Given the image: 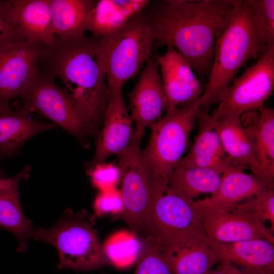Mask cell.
I'll use <instances>...</instances> for the list:
<instances>
[{
	"label": "cell",
	"instance_id": "cell-1",
	"mask_svg": "<svg viewBox=\"0 0 274 274\" xmlns=\"http://www.w3.org/2000/svg\"><path fill=\"white\" fill-rule=\"evenodd\" d=\"M232 6V0H164L151 1L144 12L156 41L204 75L210 73L218 28Z\"/></svg>",
	"mask_w": 274,
	"mask_h": 274
},
{
	"label": "cell",
	"instance_id": "cell-2",
	"mask_svg": "<svg viewBox=\"0 0 274 274\" xmlns=\"http://www.w3.org/2000/svg\"><path fill=\"white\" fill-rule=\"evenodd\" d=\"M40 61L46 73L62 81L88 133L98 135L109 96L99 38L56 37L53 45L46 46Z\"/></svg>",
	"mask_w": 274,
	"mask_h": 274
},
{
	"label": "cell",
	"instance_id": "cell-3",
	"mask_svg": "<svg viewBox=\"0 0 274 274\" xmlns=\"http://www.w3.org/2000/svg\"><path fill=\"white\" fill-rule=\"evenodd\" d=\"M232 3L217 30L210 78L201 97V109L206 112L220 101L246 62L267 48L258 38L248 0Z\"/></svg>",
	"mask_w": 274,
	"mask_h": 274
},
{
	"label": "cell",
	"instance_id": "cell-4",
	"mask_svg": "<svg viewBox=\"0 0 274 274\" xmlns=\"http://www.w3.org/2000/svg\"><path fill=\"white\" fill-rule=\"evenodd\" d=\"M164 251L210 242L195 200L174 191L152 175L151 203L144 233Z\"/></svg>",
	"mask_w": 274,
	"mask_h": 274
},
{
	"label": "cell",
	"instance_id": "cell-5",
	"mask_svg": "<svg viewBox=\"0 0 274 274\" xmlns=\"http://www.w3.org/2000/svg\"><path fill=\"white\" fill-rule=\"evenodd\" d=\"M95 218L85 211L67 209L49 228H37L32 238L56 249L59 269L89 271L111 265L95 228Z\"/></svg>",
	"mask_w": 274,
	"mask_h": 274
},
{
	"label": "cell",
	"instance_id": "cell-6",
	"mask_svg": "<svg viewBox=\"0 0 274 274\" xmlns=\"http://www.w3.org/2000/svg\"><path fill=\"white\" fill-rule=\"evenodd\" d=\"M99 38L109 93L121 92L151 57L156 37L144 10L113 34Z\"/></svg>",
	"mask_w": 274,
	"mask_h": 274
},
{
	"label": "cell",
	"instance_id": "cell-7",
	"mask_svg": "<svg viewBox=\"0 0 274 274\" xmlns=\"http://www.w3.org/2000/svg\"><path fill=\"white\" fill-rule=\"evenodd\" d=\"M201 109V97L194 103L166 112L151 128L143 156L152 175L168 183L183 157Z\"/></svg>",
	"mask_w": 274,
	"mask_h": 274
},
{
	"label": "cell",
	"instance_id": "cell-8",
	"mask_svg": "<svg viewBox=\"0 0 274 274\" xmlns=\"http://www.w3.org/2000/svg\"><path fill=\"white\" fill-rule=\"evenodd\" d=\"M274 89V45L234 79L211 114L214 119L261 111Z\"/></svg>",
	"mask_w": 274,
	"mask_h": 274
},
{
	"label": "cell",
	"instance_id": "cell-9",
	"mask_svg": "<svg viewBox=\"0 0 274 274\" xmlns=\"http://www.w3.org/2000/svg\"><path fill=\"white\" fill-rule=\"evenodd\" d=\"M141 142L132 140L118 157L124 211L120 216L133 233L144 234L151 203L152 174L143 156Z\"/></svg>",
	"mask_w": 274,
	"mask_h": 274
},
{
	"label": "cell",
	"instance_id": "cell-10",
	"mask_svg": "<svg viewBox=\"0 0 274 274\" xmlns=\"http://www.w3.org/2000/svg\"><path fill=\"white\" fill-rule=\"evenodd\" d=\"M22 106L38 113L61 127L82 143L89 134L86 127L64 88L45 72L39 74L29 90L21 97Z\"/></svg>",
	"mask_w": 274,
	"mask_h": 274
},
{
	"label": "cell",
	"instance_id": "cell-11",
	"mask_svg": "<svg viewBox=\"0 0 274 274\" xmlns=\"http://www.w3.org/2000/svg\"><path fill=\"white\" fill-rule=\"evenodd\" d=\"M46 46L25 41L0 47V104L21 97L31 87Z\"/></svg>",
	"mask_w": 274,
	"mask_h": 274
},
{
	"label": "cell",
	"instance_id": "cell-12",
	"mask_svg": "<svg viewBox=\"0 0 274 274\" xmlns=\"http://www.w3.org/2000/svg\"><path fill=\"white\" fill-rule=\"evenodd\" d=\"M128 96L130 116L135 126L133 140L141 142L145 130L156 122L168 107L156 59L151 57L147 61Z\"/></svg>",
	"mask_w": 274,
	"mask_h": 274
},
{
	"label": "cell",
	"instance_id": "cell-13",
	"mask_svg": "<svg viewBox=\"0 0 274 274\" xmlns=\"http://www.w3.org/2000/svg\"><path fill=\"white\" fill-rule=\"evenodd\" d=\"M195 203L203 230L210 242L229 244L261 238L274 243L273 232L266 225L251 220L226 208Z\"/></svg>",
	"mask_w": 274,
	"mask_h": 274
},
{
	"label": "cell",
	"instance_id": "cell-14",
	"mask_svg": "<svg viewBox=\"0 0 274 274\" xmlns=\"http://www.w3.org/2000/svg\"><path fill=\"white\" fill-rule=\"evenodd\" d=\"M133 123L122 91L110 94L91 165L104 162L110 156L118 155L125 150L133 139Z\"/></svg>",
	"mask_w": 274,
	"mask_h": 274
},
{
	"label": "cell",
	"instance_id": "cell-15",
	"mask_svg": "<svg viewBox=\"0 0 274 274\" xmlns=\"http://www.w3.org/2000/svg\"><path fill=\"white\" fill-rule=\"evenodd\" d=\"M167 96L169 111L179 106L190 105L203 93L200 83L187 62L171 47L156 59Z\"/></svg>",
	"mask_w": 274,
	"mask_h": 274
},
{
	"label": "cell",
	"instance_id": "cell-16",
	"mask_svg": "<svg viewBox=\"0 0 274 274\" xmlns=\"http://www.w3.org/2000/svg\"><path fill=\"white\" fill-rule=\"evenodd\" d=\"M198 129L192 146L178 163L213 169L222 174L234 165L223 149L219 134L214 127V120L208 112L200 109L197 118Z\"/></svg>",
	"mask_w": 274,
	"mask_h": 274
},
{
	"label": "cell",
	"instance_id": "cell-17",
	"mask_svg": "<svg viewBox=\"0 0 274 274\" xmlns=\"http://www.w3.org/2000/svg\"><path fill=\"white\" fill-rule=\"evenodd\" d=\"M22 106L13 110L8 104H0V155L11 157L23 145L36 134L57 127L53 123L39 122Z\"/></svg>",
	"mask_w": 274,
	"mask_h": 274
},
{
	"label": "cell",
	"instance_id": "cell-18",
	"mask_svg": "<svg viewBox=\"0 0 274 274\" xmlns=\"http://www.w3.org/2000/svg\"><path fill=\"white\" fill-rule=\"evenodd\" d=\"M214 120V127L219 134L225 153L234 165L249 167L251 173L268 187V182L257 160L251 138L243 124L241 118L224 117Z\"/></svg>",
	"mask_w": 274,
	"mask_h": 274
},
{
	"label": "cell",
	"instance_id": "cell-19",
	"mask_svg": "<svg viewBox=\"0 0 274 274\" xmlns=\"http://www.w3.org/2000/svg\"><path fill=\"white\" fill-rule=\"evenodd\" d=\"M50 1L10 0L14 19L25 40L48 47L55 43Z\"/></svg>",
	"mask_w": 274,
	"mask_h": 274
},
{
	"label": "cell",
	"instance_id": "cell-20",
	"mask_svg": "<svg viewBox=\"0 0 274 274\" xmlns=\"http://www.w3.org/2000/svg\"><path fill=\"white\" fill-rule=\"evenodd\" d=\"M150 2L149 0L95 1L87 18L86 31L95 38L109 36L144 11Z\"/></svg>",
	"mask_w": 274,
	"mask_h": 274
},
{
	"label": "cell",
	"instance_id": "cell-21",
	"mask_svg": "<svg viewBox=\"0 0 274 274\" xmlns=\"http://www.w3.org/2000/svg\"><path fill=\"white\" fill-rule=\"evenodd\" d=\"M221 261L244 271H274V243L256 238L229 244L212 242Z\"/></svg>",
	"mask_w": 274,
	"mask_h": 274
},
{
	"label": "cell",
	"instance_id": "cell-22",
	"mask_svg": "<svg viewBox=\"0 0 274 274\" xmlns=\"http://www.w3.org/2000/svg\"><path fill=\"white\" fill-rule=\"evenodd\" d=\"M245 168L239 165L229 167L221 175L217 191L210 197L195 201L196 203L227 208L266 189H274L268 187L252 173H245Z\"/></svg>",
	"mask_w": 274,
	"mask_h": 274
},
{
	"label": "cell",
	"instance_id": "cell-23",
	"mask_svg": "<svg viewBox=\"0 0 274 274\" xmlns=\"http://www.w3.org/2000/svg\"><path fill=\"white\" fill-rule=\"evenodd\" d=\"M93 0H51L53 30L56 37L75 40L85 37L89 13Z\"/></svg>",
	"mask_w": 274,
	"mask_h": 274
},
{
	"label": "cell",
	"instance_id": "cell-24",
	"mask_svg": "<svg viewBox=\"0 0 274 274\" xmlns=\"http://www.w3.org/2000/svg\"><path fill=\"white\" fill-rule=\"evenodd\" d=\"M253 144L257 160L266 180L274 185V110L260 111L252 124L245 126Z\"/></svg>",
	"mask_w": 274,
	"mask_h": 274
},
{
	"label": "cell",
	"instance_id": "cell-25",
	"mask_svg": "<svg viewBox=\"0 0 274 274\" xmlns=\"http://www.w3.org/2000/svg\"><path fill=\"white\" fill-rule=\"evenodd\" d=\"M221 178V174L213 169L178 163L167 184L174 191L194 200L201 194L214 193Z\"/></svg>",
	"mask_w": 274,
	"mask_h": 274
},
{
	"label": "cell",
	"instance_id": "cell-26",
	"mask_svg": "<svg viewBox=\"0 0 274 274\" xmlns=\"http://www.w3.org/2000/svg\"><path fill=\"white\" fill-rule=\"evenodd\" d=\"M164 252L174 274H207L221 262L211 242L198 243Z\"/></svg>",
	"mask_w": 274,
	"mask_h": 274
},
{
	"label": "cell",
	"instance_id": "cell-27",
	"mask_svg": "<svg viewBox=\"0 0 274 274\" xmlns=\"http://www.w3.org/2000/svg\"><path fill=\"white\" fill-rule=\"evenodd\" d=\"M0 228L11 233L18 241L17 252L27 249L35 228L22 211L18 189L0 190Z\"/></svg>",
	"mask_w": 274,
	"mask_h": 274
},
{
	"label": "cell",
	"instance_id": "cell-28",
	"mask_svg": "<svg viewBox=\"0 0 274 274\" xmlns=\"http://www.w3.org/2000/svg\"><path fill=\"white\" fill-rule=\"evenodd\" d=\"M135 235L131 231L121 230L107 239L102 246L111 265L126 267L136 262L142 243L139 242Z\"/></svg>",
	"mask_w": 274,
	"mask_h": 274
},
{
	"label": "cell",
	"instance_id": "cell-29",
	"mask_svg": "<svg viewBox=\"0 0 274 274\" xmlns=\"http://www.w3.org/2000/svg\"><path fill=\"white\" fill-rule=\"evenodd\" d=\"M226 209L259 223L265 225L268 222L274 232V189H266Z\"/></svg>",
	"mask_w": 274,
	"mask_h": 274
},
{
	"label": "cell",
	"instance_id": "cell-30",
	"mask_svg": "<svg viewBox=\"0 0 274 274\" xmlns=\"http://www.w3.org/2000/svg\"><path fill=\"white\" fill-rule=\"evenodd\" d=\"M136 263L134 274H174L165 252L148 236L142 242Z\"/></svg>",
	"mask_w": 274,
	"mask_h": 274
},
{
	"label": "cell",
	"instance_id": "cell-31",
	"mask_svg": "<svg viewBox=\"0 0 274 274\" xmlns=\"http://www.w3.org/2000/svg\"><path fill=\"white\" fill-rule=\"evenodd\" d=\"M253 23L262 45H274V1L248 0Z\"/></svg>",
	"mask_w": 274,
	"mask_h": 274
},
{
	"label": "cell",
	"instance_id": "cell-32",
	"mask_svg": "<svg viewBox=\"0 0 274 274\" xmlns=\"http://www.w3.org/2000/svg\"><path fill=\"white\" fill-rule=\"evenodd\" d=\"M88 173L92 185L99 192L117 188L120 181L119 166L113 162L104 161L91 165Z\"/></svg>",
	"mask_w": 274,
	"mask_h": 274
},
{
	"label": "cell",
	"instance_id": "cell-33",
	"mask_svg": "<svg viewBox=\"0 0 274 274\" xmlns=\"http://www.w3.org/2000/svg\"><path fill=\"white\" fill-rule=\"evenodd\" d=\"M25 41L14 19L10 0H0V47Z\"/></svg>",
	"mask_w": 274,
	"mask_h": 274
},
{
	"label": "cell",
	"instance_id": "cell-34",
	"mask_svg": "<svg viewBox=\"0 0 274 274\" xmlns=\"http://www.w3.org/2000/svg\"><path fill=\"white\" fill-rule=\"evenodd\" d=\"M93 208L98 216L112 214L120 217L124 211L120 191L115 188L99 192L94 200Z\"/></svg>",
	"mask_w": 274,
	"mask_h": 274
},
{
	"label": "cell",
	"instance_id": "cell-35",
	"mask_svg": "<svg viewBox=\"0 0 274 274\" xmlns=\"http://www.w3.org/2000/svg\"><path fill=\"white\" fill-rule=\"evenodd\" d=\"M30 170L31 167L27 165L14 177L10 178H0V190L18 189L20 182L29 178Z\"/></svg>",
	"mask_w": 274,
	"mask_h": 274
},
{
	"label": "cell",
	"instance_id": "cell-36",
	"mask_svg": "<svg viewBox=\"0 0 274 274\" xmlns=\"http://www.w3.org/2000/svg\"><path fill=\"white\" fill-rule=\"evenodd\" d=\"M207 274H245L244 271L232 263L221 261L215 268L212 269Z\"/></svg>",
	"mask_w": 274,
	"mask_h": 274
},
{
	"label": "cell",
	"instance_id": "cell-37",
	"mask_svg": "<svg viewBox=\"0 0 274 274\" xmlns=\"http://www.w3.org/2000/svg\"><path fill=\"white\" fill-rule=\"evenodd\" d=\"M245 274H273L274 271H260V272H247L244 271Z\"/></svg>",
	"mask_w": 274,
	"mask_h": 274
},
{
	"label": "cell",
	"instance_id": "cell-38",
	"mask_svg": "<svg viewBox=\"0 0 274 274\" xmlns=\"http://www.w3.org/2000/svg\"><path fill=\"white\" fill-rule=\"evenodd\" d=\"M1 156L0 155V160H1ZM3 173H2V172L1 167H0V176H3Z\"/></svg>",
	"mask_w": 274,
	"mask_h": 274
}]
</instances>
